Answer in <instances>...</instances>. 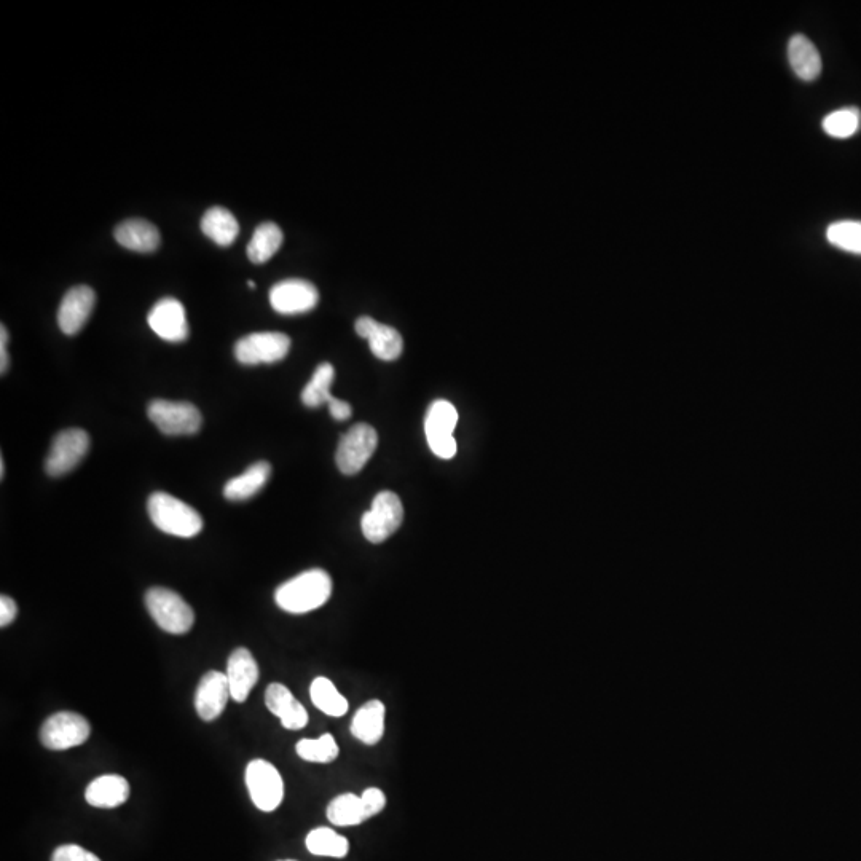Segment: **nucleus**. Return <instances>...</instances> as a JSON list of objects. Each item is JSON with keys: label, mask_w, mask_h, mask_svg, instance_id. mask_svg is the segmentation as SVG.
Segmentation results:
<instances>
[{"label": "nucleus", "mask_w": 861, "mask_h": 861, "mask_svg": "<svg viewBox=\"0 0 861 861\" xmlns=\"http://www.w3.org/2000/svg\"><path fill=\"white\" fill-rule=\"evenodd\" d=\"M332 579L324 570L303 571L299 576L284 582L275 592L276 605L291 614H305L318 610L329 602Z\"/></svg>", "instance_id": "obj_1"}, {"label": "nucleus", "mask_w": 861, "mask_h": 861, "mask_svg": "<svg viewBox=\"0 0 861 861\" xmlns=\"http://www.w3.org/2000/svg\"><path fill=\"white\" fill-rule=\"evenodd\" d=\"M150 519L158 530L179 538H193L203 530V519L192 506L170 493L155 492L147 503Z\"/></svg>", "instance_id": "obj_2"}, {"label": "nucleus", "mask_w": 861, "mask_h": 861, "mask_svg": "<svg viewBox=\"0 0 861 861\" xmlns=\"http://www.w3.org/2000/svg\"><path fill=\"white\" fill-rule=\"evenodd\" d=\"M146 606L157 626L173 635H184L195 622L192 606L174 590L165 587L147 590Z\"/></svg>", "instance_id": "obj_3"}, {"label": "nucleus", "mask_w": 861, "mask_h": 861, "mask_svg": "<svg viewBox=\"0 0 861 861\" xmlns=\"http://www.w3.org/2000/svg\"><path fill=\"white\" fill-rule=\"evenodd\" d=\"M404 520V506L393 492H380L372 501V508L362 516V533L367 541L383 543L393 536Z\"/></svg>", "instance_id": "obj_4"}, {"label": "nucleus", "mask_w": 861, "mask_h": 861, "mask_svg": "<svg viewBox=\"0 0 861 861\" xmlns=\"http://www.w3.org/2000/svg\"><path fill=\"white\" fill-rule=\"evenodd\" d=\"M147 415L166 436H192L200 431L203 423L200 410L190 402L157 399L150 402Z\"/></svg>", "instance_id": "obj_5"}, {"label": "nucleus", "mask_w": 861, "mask_h": 861, "mask_svg": "<svg viewBox=\"0 0 861 861\" xmlns=\"http://www.w3.org/2000/svg\"><path fill=\"white\" fill-rule=\"evenodd\" d=\"M246 787L252 803L262 812H273L283 803L284 782L280 771L265 759H254L246 767Z\"/></svg>", "instance_id": "obj_6"}, {"label": "nucleus", "mask_w": 861, "mask_h": 861, "mask_svg": "<svg viewBox=\"0 0 861 861\" xmlns=\"http://www.w3.org/2000/svg\"><path fill=\"white\" fill-rule=\"evenodd\" d=\"M458 412L455 405L439 399L434 401L426 413L425 433L429 449L436 457L450 460L457 455L458 445L453 437V429L457 428Z\"/></svg>", "instance_id": "obj_7"}, {"label": "nucleus", "mask_w": 861, "mask_h": 861, "mask_svg": "<svg viewBox=\"0 0 861 861\" xmlns=\"http://www.w3.org/2000/svg\"><path fill=\"white\" fill-rule=\"evenodd\" d=\"M90 732V723L79 713L59 712L45 721L40 729V742L48 750H69L85 744Z\"/></svg>", "instance_id": "obj_8"}, {"label": "nucleus", "mask_w": 861, "mask_h": 861, "mask_svg": "<svg viewBox=\"0 0 861 861\" xmlns=\"http://www.w3.org/2000/svg\"><path fill=\"white\" fill-rule=\"evenodd\" d=\"M377 445L378 434L372 426L366 423L354 425L348 433L343 434L335 455L340 471L346 476L358 474L374 455Z\"/></svg>", "instance_id": "obj_9"}, {"label": "nucleus", "mask_w": 861, "mask_h": 861, "mask_svg": "<svg viewBox=\"0 0 861 861\" xmlns=\"http://www.w3.org/2000/svg\"><path fill=\"white\" fill-rule=\"evenodd\" d=\"M90 450V436L83 429H64L53 439L52 449L45 460L48 476L61 477L74 471Z\"/></svg>", "instance_id": "obj_10"}, {"label": "nucleus", "mask_w": 861, "mask_h": 861, "mask_svg": "<svg viewBox=\"0 0 861 861\" xmlns=\"http://www.w3.org/2000/svg\"><path fill=\"white\" fill-rule=\"evenodd\" d=\"M291 350V339L281 332H256L238 340L235 358L243 366L273 364L286 358Z\"/></svg>", "instance_id": "obj_11"}, {"label": "nucleus", "mask_w": 861, "mask_h": 861, "mask_svg": "<svg viewBox=\"0 0 861 861\" xmlns=\"http://www.w3.org/2000/svg\"><path fill=\"white\" fill-rule=\"evenodd\" d=\"M319 292L310 281L291 278L280 281L270 291V305L281 315H302L316 308Z\"/></svg>", "instance_id": "obj_12"}, {"label": "nucleus", "mask_w": 861, "mask_h": 861, "mask_svg": "<svg viewBox=\"0 0 861 861\" xmlns=\"http://www.w3.org/2000/svg\"><path fill=\"white\" fill-rule=\"evenodd\" d=\"M147 323L165 342H184L189 337V323L184 305L173 297L158 300L147 316Z\"/></svg>", "instance_id": "obj_13"}, {"label": "nucleus", "mask_w": 861, "mask_h": 861, "mask_svg": "<svg viewBox=\"0 0 861 861\" xmlns=\"http://www.w3.org/2000/svg\"><path fill=\"white\" fill-rule=\"evenodd\" d=\"M95 303L96 294L90 286H75L69 289L58 310V326L63 334H79L90 319Z\"/></svg>", "instance_id": "obj_14"}, {"label": "nucleus", "mask_w": 861, "mask_h": 861, "mask_svg": "<svg viewBox=\"0 0 861 861\" xmlns=\"http://www.w3.org/2000/svg\"><path fill=\"white\" fill-rule=\"evenodd\" d=\"M230 697L229 678L222 672L206 673L195 694V708L201 720L214 721L224 713Z\"/></svg>", "instance_id": "obj_15"}, {"label": "nucleus", "mask_w": 861, "mask_h": 861, "mask_svg": "<svg viewBox=\"0 0 861 861\" xmlns=\"http://www.w3.org/2000/svg\"><path fill=\"white\" fill-rule=\"evenodd\" d=\"M359 337L369 342L370 350L382 361H396L404 350V340L394 327L378 323L370 316H361L356 321Z\"/></svg>", "instance_id": "obj_16"}, {"label": "nucleus", "mask_w": 861, "mask_h": 861, "mask_svg": "<svg viewBox=\"0 0 861 861\" xmlns=\"http://www.w3.org/2000/svg\"><path fill=\"white\" fill-rule=\"evenodd\" d=\"M225 675L229 678L232 699L241 704L248 699L252 688L259 681V665L249 649L236 648L230 654Z\"/></svg>", "instance_id": "obj_17"}, {"label": "nucleus", "mask_w": 861, "mask_h": 861, "mask_svg": "<svg viewBox=\"0 0 861 861\" xmlns=\"http://www.w3.org/2000/svg\"><path fill=\"white\" fill-rule=\"evenodd\" d=\"M265 704L273 715L280 718L283 728L299 731L307 726V710L299 700L295 699L289 688L281 683H272L268 686L265 691Z\"/></svg>", "instance_id": "obj_18"}, {"label": "nucleus", "mask_w": 861, "mask_h": 861, "mask_svg": "<svg viewBox=\"0 0 861 861\" xmlns=\"http://www.w3.org/2000/svg\"><path fill=\"white\" fill-rule=\"evenodd\" d=\"M115 240L120 246L134 252H154L162 243V236L152 222L144 219H128L117 225Z\"/></svg>", "instance_id": "obj_19"}, {"label": "nucleus", "mask_w": 861, "mask_h": 861, "mask_svg": "<svg viewBox=\"0 0 861 861\" xmlns=\"http://www.w3.org/2000/svg\"><path fill=\"white\" fill-rule=\"evenodd\" d=\"M130 783L122 775H101L88 785L85 799L98 809H115L130 798Z\"/></svg>", "instance_id": "obj_20"}, {"label": "nucleus", "mask_w": 861, "mask_h": 861, "mask_svg": "<svg viewBox=\"0 0 861 861\" xmlns=\"http://www.w3.org/2000/svg\"><path fill=\"white\" fill-rule=\"evenodd\" d=\"M385 716L386 708L382 700H369L354 715L351 734L362 744H378L385 734Z\"/></svg>", "instance_id": "obj_21"}, {"label": "nucleus", "mask_w": 861, "mask_h": 861, "mask_svg": "<svg viewBox=\"0 0 861 861\" xmlns=\"http://www.w3.org/2000/svg\"><path fill=\"white\" fill-rule=\"evenodd\" d=\"M788 59L793 71L804 82H814L822 74V58L806 36L796 34L788 44Z\"/></svg>", "instance_id": "obj_22"}, {"label": "nucleus", "mask_w": 861, "mask_h": 861, "mask_svg": "<svg viewBox=\"0 0 861 861\" xmlns=\"http://www.w3.org/2000/svg\"><path fill=\"white\" fill-rule=\"evenodd\" d=\"M272 476V466L259 461L249 466L241 476L233 477L224 487V496L230 501H246L265 487Z\"/></svg>", "instance_id": "obj_23"}, {"label": "nucleus", "mask_w": 861, "mask_h": 861, "mask_svg": "<svg viewBox=\"0 0 861 861\" xmlns=\"http://www.w3.org/2000/svg\"><path fill=\"white\" fill-rule=\"evenodd\" d=\"M201 232L219 246H230L240 233V224L229 209L214 206L201 219Z\"/></svg>", "instance_id": "obj_24"}, {"label": "nucleus", "mask_w": 861, "mask_h": 861, "mask_svg": "<svg viewBox=\"0 0 861 861\" xmlns=\"http://www.w3.org/2000/svg\"><path fill=\"white\" fill-rule=\"evenodd\" d=\"M283 230L273 222H264L257 227L248 244V257L252 264H265L280 251Z\"/></svg>", "instance_id": "obj_25"}, {"label": "nucleus", "mask_w": 861, "mask_h": 861, "mask_svg": "<svg viewBox=\"0 0 861 861\" xmlns=\"http://www.w3.org/2000/svg\"><path fill=\"white\" fill-rule=\"evenodd\" d=\"M311 702L326 715L340 718L348 712V700L340 694L329 678L318 677L310 686Z\"/></svg>", "instance_id": "obj_26"}, {"label": "nucleus", "mask_w": 861, "mask_h": 861, "mask_svg": "<svg viewBox=\"0 0 861 861\" xmlns=\"http://www.w3.org/2000/svg\"><path fill=\"white\" fill-rule=\"evenodd\" d=\"M327 818L335 826H356L369 820L361 796L353 793H345L332 799V803L327 807Z\"/></svg>", "instance_id": "obj_27"}, {"label": "nucleus", "mask_w": 861, "mask_h": 861, "mask_svg": "<svg viewBox=\"0 0 861 861\" xmlns=\"http://www.w3.org/2000/svg\"><path fill=\"white\" fill-rule=\"evenodd\" d=\"M308 852L318 857L345 858L350 852V842L331 828H316L310 831L305 841Z\"/></svg>", "instance_id": "obj_28"}, {"label": "nucleus", "mask_w": 861, "mask_h": 861, "mask_svg": "<svg viewBox=\"0 0 861 861\" xmlns=\"http://www.w3.org/2000/svg\"><path fill=\"white\" fill-rule=\"evenodd\" d=\"M334 377L335 370L332 364H329V362L319 364L310 382L303 388V404L310 407V409H316V407H321V405L331 401V386L332 382H334Z\"/></svg>", "instance_id": "obj_29"}, {"label": "nucleus", "mask_w": 861, "mask_h": 861, "mask_svg": "<svg viewBox=\"0 0 861 861\" xmlns=\"http://www.w3.org/2000/svg\"><path fill=\"white\" fill-rule=\"evenodd\" d=\"M297 755L308 763H332L339 758V745L332 734H323L319 739H302L295 745Z\"/></svg>", "instance_id": "obj_30"}, {"label": "nucleus", "mask_w": 861, "mask_h": 861, "mask_svg": "<svg viewBox=\"0 0 861 861\" xmlns=\"http://www.w3.org/2000/svg\"><path fill=\"white\" fill-rule=\"evenodd\" d=\"M826 238L836 248L861 256V222H834L826 230Z\"/></svg>", "instance_id": "obj_31"}, {"label": "nucleus", "mask_w": 861, "mask_h": 861, "mask_svg": "<svg viewBox=\"0 0 861 861\" xmlns=\"http://www.w3.org/2000/svg\"><path fill=\"white\" fill-rule=\"evenodd\" d=\"M861 125V112L857 107H847L841 111L833 112L823 120V130L833 138H850L854 136Z\"/></svg>", "instance_id": "obj_32"}, {"label": "nucleus", "mask_w": 861, "mask_h": 861, "mask_svg": "<svg viewBox=\"0 0 861 861\" xmlns=\"http://www.w3.org/2000/svg\"><path fill=\"white\" fill-rule=\"evenodd\" d=\"M52 861H101L95 854H91L83 847L75 846V844H66V846L58 847L53 852Z\"/></svg>", "instance_id": "obj_33"}, {"label": "nucleus", "mask_w": 861, "mask_h": 861, "mask_svg": "<svg viewBox=\"0 0 861 861\" xmlns=\"http://www.w3.org/2000/svg\"><path fill=\"white\" fill-rule=\"evenodd\" d=\"M367 818L380 814L386 806V796L380 788H367L361 795Z\"/></svg>", "instance_id": "obj_34"}, {"label": "nucleus", "mask_w": 861, "mask_h": 861, "mask_svg": "<svg viewBox=\"0 0 861 861\" xmlns=\"http://www.w3.org/2000/svg\"><path fill=\"white\" fill-rule=\"evenodd\" d=\"M16 616H18V606L13 602V598L2 595L0 597V626H10L15 621Z\"/></svg>", "instance_id": "obj_35"}, {"label": "nucleus", "mask_w": 861, "mask_h": 861, "mask_svg": "<svg viewBox=\"0 0 861 861\" xmlns=\"http://www.w3.org/2000/svg\"><path fill=\"white\" fill-rule=\"evenodd\" d=\"M327 407H329L332 418L337 421L348 420L351 417V413H353V409H351V405L348 402L340 401V399L334 398V396H332L331 401L327 402Z\"/></svg>", "instance_id": "obj_36"}, {"label": "nucleus", "mask_w": 861, "mask_h": 861, "mask_svg": "<svg viewBox=\"0 0 861 861\" xmlns=\"http://www.w3.org/2000/svg\"><path fill=\"white\" fill-rule=\"evenodd\" d=\"M7 343H8V332L7 327H0V372L2 375L5 374L8 370V366H10V358H8L7 351Z\"/></svg>", "instance_id": "obj_37"}, {"label": "nucleus", "mask_w": 861, "mask_h": 861, "mask_svg": "<svg viewBox=\"0 0 861 861\" xmlns=\"http://www.w3.org/2000/svg\"><path fill=\"white\" fill-rule=\"evenodd\" d=\"M5 477V463L4 460H0V479H4Z\"/></svg>", "instance_id": "obj_38"}, {"label": "nucleus", "mask_w": 861, "mask_h": 861, "mask_svg": "<svg viewBox=\"0 0 861 861\" xmlns=\"http://www.w3.org/2000/svg\"><path fill=\"white\" fill-rule=\"evenodd\" d=\"M248 286L251 287V289H254V287H256V283H254V281H248Z\"/></svg>", "instance_id": "obj_39"}, {"label": "nucleus", "mask_w": 861, "mask_h": 861, "mask_svg": "<svg viewBox=\"0 0 861 861\" xmlns=\"http://www.w3.org/2000/svg\"><path fill=\"white\" fill-rule=\"evenodd\" d=\"M281 861H294V860H281Z\"/></svg>", "instance_id": "obj_40"}]
</instances>
